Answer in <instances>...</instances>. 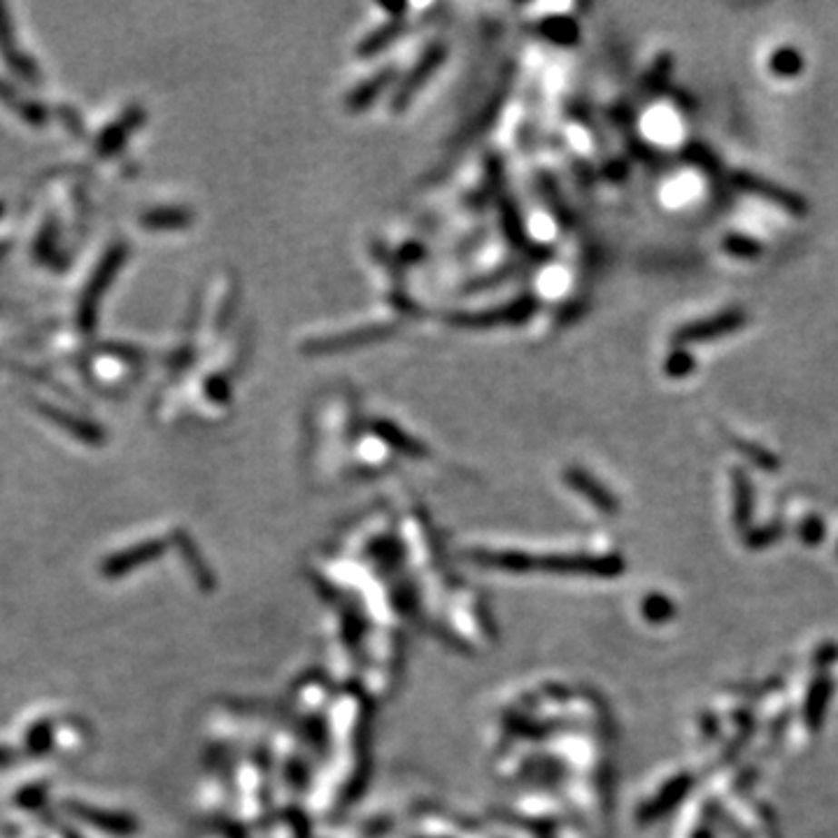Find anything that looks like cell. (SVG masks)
Instances as JSON below:
<instances>
[{
  "label": "cell",
  "mask_w": 838,
  "mask_h": 838,
  "mask_svg": "<svg viewBox=\"0 0 838 838\" xmlns=\"http://www.w3.org/2000/svg\"><path fill=\"white\" fill-rule=\"evenodd\" d=\"M745 324H748V312H743V310H725V312H720V315L715 317H708V320L689 321V324L680 326L678 331L673 333V342H675L678 348H683V345H695V342H710L738 331V329H743Z\"/></svg>",
  "instance_id": "6da1fadb"
},
{
  "label": "cell",
  "mask_w": 838,
  "mask_h": 838,
  "mask_svg": "<svg viewBox=\"0 0 838 838\" xmlns=\"http://www.w3.org/2000/svg\"><path fill=\"white\" fill-rule=\"evenodd\" d=\"M732 182L734 187L741 189V192H748L753 196L764 198V201H769L774 203L775 208L785 210L787 214H794V217H803L808 214V201L803 196H799L796 192H790V189L780 187L775 182L764 180V177L753 175V173H732Z\"/></svg>",
  "instance_id": "7a4b0ae2"
},
{
  "label": "cell",
  "mask_w": 838,
  "mask_h": 838,
  "mask_svg": "<svg viewBox=\"0 0 838 838\" xmlns=\"http://www.w3.org/2000/svg\"><path fill=\"white\" fill-rule=\"evenodd\" d=\"M769 68L774 70L778 77H785V80H792L803 70V54L794 47H780L775 49L774 56L769 61Z\"/></svg>",
  "instance_id": "3957f363"
},
{
  "label": "cell",
  "mask_w": 838,
  "mask_h": 838,
  "mask_svg": "<svg viewBox=\"0 0 838 838\" xmlns=\"http://www.w3.org/2000/svg\"><path fill=\"white\" fill-rule=\"evenodd\" d=\"M734 478V497H736V519L738 524H748L750 513H753V487L745 470L736 468L732 473Z\"/></svg>",
  "instance_id": "277c9868"
},
{
  "label": "cell",
  "mask_w": 838,
  "mask_h": 838,
  "mask_svg": "<svg viewBox=\"0 0 838 838\" xmlns=\"http://www.w3.org/2000/svg\"><path fill=\"white\" fill-rule=\"evenodd\" d=\"M722 247H725V251H729V254L736 259H757V257H762V251H764L762 242L750 238V235H743V233H729L725 241H722Z\"/></svg>",
  "instance_id": "5b68a950"
},
{
  "label": "cell",
  "mask_w": 838,
  "mask_h": 838,
  "mask_svg": "<svg viewBox=\"0 0 838 838\" xmlns=\"http://www.w3.org/2000/svg\"><path fill=\"white\" fill-rule=\"evenodd\" d=\"M685 159H687L689 163H695V166L699 168L701 173H705V175H717V173H720V159H717L705 144H687V147H685Z\"/></svg>",
  "instance_id": "8992f818"
},
{
  "label": "cell",
  "mask_w": 838,
  "mask_h": 838,
  "mask_svg": "<svg viewBox=\"0 0 838 838\" xmlns=\"http://www.w3.org/2000/svg\"><path fill=\"white\" fill-rule=\"evenodd\" d=\"M734 448H736L738 452H741L743 457H745V459L753 461V464L757 466V468H764V470H775V468H778V459H775V454H771L769 449L759 448V445L750 443V440L734 439Z\"/></svg>",
  "instance_id": "52a82bcc"
},
{
  "label": "cell",
  "mask_w": 838,
  "mask_h": 838,
  "mask_svg": "<svg viewBox=\"0 0 838 838\" xmlns=\"http://www.w3.org/2000/svg\"><path fill=\"white\" fill-rule=\"evenodd\" d=\"M695 366H696L695 357H692V354H689L685 348H678V350H673V352L668 354L666 363H664V370H666L668 378L680 380V378H687V375H692Z\"/></svg>",
  "instance_id": "ba28073f"
},
{
  "label": "cell",
  "mask_w": 838,
  "mask_h": 838,
  "mask_svg": "<svg viewBox=\"0 0 838 838\" xmlns=\"http://www.w3.org/2000/svg\"><path fill=\"white\" fill-rule=\"evenodd\" d=\"M671 70H673V54H662V56L655 61V65L650 68V73H647L646 89L647 91L664 89V86H666L668 75H671Z\"/></svg>",
  "instance_id": "9c48e42d"
}]
</instances>
